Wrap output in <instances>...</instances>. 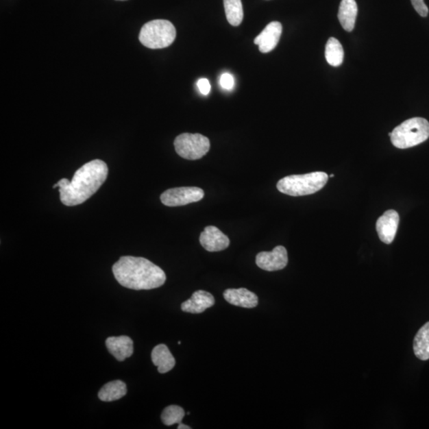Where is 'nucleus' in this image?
Wrapping results in <instances>:
<instances>
[{
  "label": "nucleus",
  "mask_w": 429,
  "mask_h": 429,
  "mask_svg": "<svg viewBox=\"0 0 429 429\" xmlns=\"http://www.w3.org/2000/svg\"><path fill=\"white\" fill-rule=\"evenodd\" d=\"M108 174L107 164L96 159L78 169L71 182L62 178L53 188L59 187L60 199L64 206H76L86 202L99 191Z\"/></svg>",
  "instance_id": "1"
},
{
  "label": "nucleus",
  "mask_w": 429,
  "mask_h": 429,
  "mask_svg": "<svg viewBox=\"0 0 429 429\" xmlns=\"http://www.w3.org/2000/svg\"><path fill=\"white\" fill-rule=\"evenodd\" d=\"M112 271L122 286L134 291L159 288L167 280L166 273L160 267L140 257H121L114 264Z\"/></svg>",
  "instance_id": "2"
},
{
  "label": "nucleus",
  "mask_w": 429,
  "mask_h": 429,
  "mask_svg": "<svg viewBox=\"0 0 429 429\" xmlns=\"http://www.w3.org/2000/svg\"><path fill=\"white\" fill-rule=\"evenodd\" d=\"M328 174L314 172L302 175L287 176L277 184L279 191L292 197L311 195L320 191L328 182Z\"/></svg>",
  "instance_id": "3"
},
{
  "label": "nucleus",
  "mask_w": 429,
  "mask_h": 429,
  "mask_svg": "<svg viewBox=\"0 0 429 429\" xmlns=\"http://www.w3.org/2000/svg\"><path fill=\"white\" fill-rule=\"evenodd\" d=\"M429 137V123L426 119L412 118L402 123L391 132L394 147L407 149L417 146Z\"/></svg>",
  "instance_id": "4"
},
{
  "label": "nucleus",
  "mask_w": 429,
  "mask_h": 429,
  "mask_svg": "<svg viewBox=\"0 0 429 429\" xmlns=\"http://www.w3.org/2000/svg\"><path fill=\"white\" fill-rule=\"evenodd\" d=\"M176 36V28L171 22L156 19L144 25L138 38L144 47L157 49L171 46Z\"/></svg>",
  "instance_id": "5"
},
{
  "label": "nucleus",
  "mask_w": 429,
  "mask_h": 429,
  "mask_svg": "<svg viewBox=\"0 0 429 429\" xmlns=\"http://www.w3.org/2000/svg\"><path fill=\"white\" fill-rule=\"evenodd\" d=\"M174 147L179 156L187 160H198L210 149V141L201 134L184 133L175 138Z\"/></svg>",
  "instance_id": "6"
},
{
  "label": "nucleus",
  "mask_w": 429,
  "mask_h": 429,
  "mask_svg": "<svg viewBox=\"0 0 429 429\" xmlns=\"http://www.w3.org/2000/svg\"><path fill=\"white\" fill-rule=\"evenodd\" d=\"M203 189L198 187H180L169 188L161 195V201L169 207L186 206L198 202L204 198Z\"/></svg>",
  "instance_id": "7"
},
{
  "label": "nucleus",
  "mask_w": 429,
  "mask_h": 429,
  "mask_svg": "<svg viewBox=\"0 0 429 429\" xmlns=\"http://www.w3.org/2000/svg\"><path fill=\"white\" fill-rule=\"evenodd\" d=\"M256 264L266 271H277L285 268L288 264V253L282 246H278L272 252L258 253Z\"/></svg>",
  "instance_id": "8"
},
{
  "label": "nucleus",
  "mask_w": 429,
  "mask_h": 429,
  "mask_svg": "<svg viewBox=\"0 0 429 429\" xmlns=\"http://www.w3.org/2000/svg\"><path fill=\"white\" fill-rule=\"evenodd\" d=\"M199 243L206 251L217 252L225 250L230 245V239L217 227L208 226L201 232Z\"/></svg>",
  "instance_id": "9"
},
{
  "label": "nucleus",
  "mask_w": 429,
  "mask_h": 429,
  "mask_svg": "<svg viewBox=\"0 0 429 429\" xmlns=\"http://www.w3.org/2000/svg\"><path fill=\"white\" fill-rule=\"evenodd\" d=\"M282 33V25L279 22H272L258 34L254 42L258 46L261 53L271 52L278 46Z\"/></svg>",
  "instance_id": "10"
},
{
  "label": "nucleus",
  "mask_w": 429,
  "mask_h": 429,
  "mask_svg": "<svg viewBox=\"0 0 429 429\" xmlns=\"http://www.w3.org/2000/svg\"><path fill=\"white\" fill-rule=\"evenodd\" d=\"M399 214L396 211L388 210L378 219L376 230L383 243L391 244L395 238L399 224Z\"/></svg>",
  "instance_id": "11"
},
{
  "label": "nucleus",
  "mask_w": 429,
  "mask_h": 429,
  "mask_svg": "<svg viewBox=\"0 0 429 429\" xmlns=\"http://www.w3.org/2000/svg\"><path fill=\"white\" fill-rule=\"evenodd\" d=\"M223 297L234 306L252 308H256L258 304L256 294L245 288L228 289L224 291Z\"/></svg>",
  "instance_id": "12"
},
{
  "label": "nucleus",
  "mask_w": 429,
  "mask_h": 429,
  "mask_svg": "<svg viewBox=\"0 0 429 429\" xmlns=\"http://www.w3.org/2000/svg\"><path fill=\"white\" fill-rule=\"evenodd\" d=\"M106 343L109 352L119 362H123L133 355L134 343L128 336L109 337Z\"/></svg>",
  "instance_id": "13"
},
{
  "label": "nucleus",
  "mask_w": 429,
  "mask_h": 429,
  "mask_svg": "<svg viewBox=\"0 0 429 429\" xmlns=\"http://www.w3.org/2000/svg\"><path fill=\"white\" fill-rule=\"evenodd\" d=\"M214 304V298L210 293L198 291L194 292L191 298L182 304L183 312L202 313Z\"/></svg>",
  "instance_id": "14"
},
{
  "label": "nucleus",
  "mask_w": 429,
  "mask_h": 429,
  "mask_svg": "<svg viewBox=\"0 0 429 429\" xmlns=\"http://www.w3.org/2000/svg\"><path fill=\"white\" fill-rule=\"evenodd\" d=\"M151 358L154 365L158 367V372L161 373L171 371L176 365L175 358L164 344H159L153 349Z\"/></svg>",
  "instance_id": "15"
},
{
  "label": "nucleus",
  "mask_w": 429,
  "mask_h": 429,
  "mask_svg": "<svg viewBox=\"0 0 429 429\" xmlns=\"http://www.w3.org/2000/svg\"><path fill=\"white\" fill-rule=\"evenodd\" d=\"M358 7L356 0H342L339 8L338 19L346 32H351L355 27Z\"/></svg>",
  "instance_id": "16"
},
{
  "label": "nucleus",
  "mask_w": 429,
  "mask_h": 429,
  "mask_svg": "<svg viewBox=\"0 0 429 429\" xmlns=\"http://www.w3.org/2000/svg\"><path fill=\"white\" fill-rule=\"evenodd\" d=\"M127 393L126 384L121 380L110 382L104 385L98 393V397L102 402L119 400Z\"/></svg>",
  "instance_id": "17"
},
{
  "label": "nucleus",
  "mask_w": 429,
  "mask_h": 429,
  "mask_svg": "<svg viewBox=\"0 0 429 429\" xmlns=\"http://www.w3.org/2000/svg\"><path fill=\"white\" fill-rule=\"evenodd\" d=\"M413 351L421 360L429 359V322L424 324L414 338Z\"/></svg>",
  "instance_id": "18"
},
{
  "label": "nucleus",
  "mask_w": 429,
  "mask_h": 429,
  "mask_svg": "<svg viewBox=\"0 0 429 429\" xmlns=\"http://www.w3.org/2000/svg\"><path fill=\"white\" fill-rule=\"evenodd\" d=\"M344 52L342 45L335 38H330L326 45V58L330 66H340L343 62Z\"/></svg>",
  "instance_id": "19"
},
{
  "label": "nucleus",
  "mask_w": 429,
  "mask_h": 429,
  "mask_svg": "<svg viewBox=\"0 0 429 429\" xmlns=\"http://www.w3.org/2000/svg\"><path fill=\"white\" fill-rule=\"evenodd\" d=\"M223 5L228 23L234 27L239 26L243 19L241 0H223Z\"/></svg>",
  "instance_id": "20"
},
{
  "label": "nucleus",
  "mask_w": 429,
  "mask_h": 429,
  "mask_svg": "<svg viewBox=\"0 0 429 429\" xmlns=\"http://www.w3.org/2000/svg\"><path fill=\"white\" fill-rule=\"evenodd\" d=\"M184 411L178 406H169L164 408L162 413V421L164 425L171 426L182 423L184 417Z\"/></svg>",
  "instance_id": "21"
},
{
  "label": "nucleus",
  "mask_w": 429,
  "mask_h": 429,
  "mask_svg": "<svg viewBox=\"0 0 429 429\" xmlns=\"http://www.w3.org/2000/svg\"><path fill=\"white\" fill-rule=\"evenodd\" d=\"M219 84H221V86L223 89L228 90V91H232L234 86V77L232 74L228 73H223L221 79H219Z\"/></svg>",
  "instance_id": "22"
},
{
  "label": "nucleus",
  "mask_w": 429,
  "mask_h": 429,
  "mask_svg": "<svg viewBox=\"0 0 429 429\" xmlns=\"http://www.w3.org/2000/svg\"><path fill=\"white\" fill-rule=\"evenodd\" d=\"M413 6L416 12L422 17H426L428 14V8L424 0H411Z\"/></svg>",
  "instance_id": "23"
},
{
  "label": "nucleus",
  "mask_w": 429,
  "mask_h": 429,
  "mask_svg": "<svg viewBox=\"0 0 429 429\" xmlns=\"http://www.w3.org/2000/svg\"><path fill=\"white\" fill-rule=\"evenodd\" d=\"M197 87L204 96H207L211 91V84L208 79L206 78L199 79L197 82Z\"/></svg>",
  "instance_id": "24"
},
{
  "label": "nucleus",
  "mask_w": 429,
  "mask_h": 429,
  "mask_svg": "<svg viewBox=\"0 0 429 429\" xmlns=\"http://www.w3.org/2000/svg\"><path fill=\"white\" fill-rule=\"evenodd\" d=\"M177 428L178 429H191V427L184 425V424L180 423Z\"/></svg>",
  "instance_id": "25"
},
{
  "label": "nucleus",
  "mask_w": 429,
  "mask_h": 429,
  "mask_svg": "<svg viewBox=\"0 0 429 429\" xmlns=\"http://www.w3.org/2000/svg\"><path fill=\"white\" fill-rule=\"evenodd\" d=\"M330 177H334V174H331Z\"/></svg>",
  "instance_id": "26"
},
{
  "label": "nucleus",
  "mask_w": 429,
  "mask_h": 429,
  "mask_svg": "<svg viewBox=\"0 0 429 429\" xmlns=\"http://www.w3.org/2000/svg\"><path fill=\"white\" fill-rule=\"evenodd\" d=\"M118 1H126V0H118Z\"/></svg>",
  "instance_id": "27"
}]
</instances>
